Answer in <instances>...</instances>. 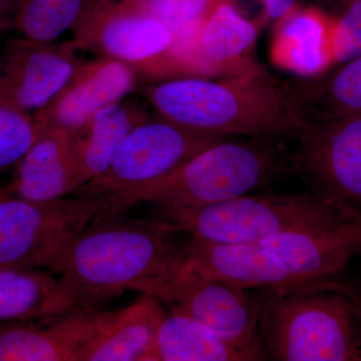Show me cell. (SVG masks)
I'll return each mask as SVG.
<instances>
[{
	"label": "cell",
	"instance_id": "6da1fadb",
	"mask_svg": "<svg viewBox=\"0 0 361 361\" xmlns=\"http://www.w3.org/2000/svg\"><path fill=\"white\" fill-rule=\"evenodd\" d=\"M120 214L85 226L45 268L89 307L127 290L151 295L180 264L190 239L167 221Z\"/></svg>",
	"mask_w": 361,
	"mask_h": 361
},
{
	"label": "cell",
	"instance_id": "7a4b0ae2",
	"mask_svg": "<svg viewBox=\"0 0 361 361\" xmlns=\"http://www.w3.org/2000/svg\"><path fill=\"white\" fill-rule=\"evenodd\" d=\"M146 94L161 118L199 132L284 142L297 139L306 123L287 82L258 63L220 80H168Z\"/></svg>",
	"mask_w": 361,
	"mask_h": 361
},
{
	"label": "cell",
	"instance_id": "3957f363",
	"mask_svg": "<svg viewBox=\"0 0 361 361\" xmlns=\"http://www.w3.org/2000/svg\"><path fill=\"white\" fill-rule=\"evenodd\" d=\"M263 360L361 361V291L339 278L266 293Z\"/></svg>",
	"mask_w": 361,
	"mask_h": 361
},
{
	"label": "cell",
	"instance_id": "277c9868",
	"mask_svg": "<svg viewBox=\"0 0 361 361\" xmlns=\"http://www.w3.org/2000/svg\"><path fill=\"white\" fill-rule=\"evenodd\" d=\"M294 172L293 155L283 142L227 137L160 179L108 195V214L122 213L145 202L172 208L211 205L251 193Z\"/></svg>",
	"mask_w": 361,
	"mask_h": 361
},
{
	"label": "cell",
	"instance_id": "5b68a950",
	"mask_svg": "<svg viewBox=\"0 0 361 361\" xmlns=\"http://www.w3.org/2000/svg\"><path fill=\"white\" fill-rule=\"evenodd\" d=\"M156 213L157 218L192 238L226 244H258L280 233L301 231L351 218L312 193L275 192L249 193L194 208L157 206Z\"/></svg>",
	"mask_w": 361,
	"mask_h": 361
},
{
	"label": "cell",
	"instance_id": "8992f818",
	"mask_svg": "<svg viewBox=\"0 0 361 361\" xmlns=\"http://www.w3.org/2000/svg\"><path fill=\"white\" fill-rule=\"evenodd\" d=\"M109 208L106 196L0 201V270L45 269L68 240Z\"/></svg>",
	"mask_w": 361,
	"mask_h": 361
},
{
	"label": "cell",
	"instance_id": "52a82bcc",
	"mask_svg": "<svg viewBox=\"0 0 361 361\" xmlns=\"http://www.w3.org/2000/svg\"><path fill=\"white\" fill-rule=\"evenodd\" d=\"M297 140L294 169L310 193L361 221V111L308 121Z\"/></svg>",
	"mask_w": 361,
	"mask_h": 361
},
{
	"label": "cell",
	"instance_id": "ba28073f",
	"mask_svg": "<svg viewBox=\"0 0 361 361\" xmlns=\"http://www.w3.org/2000/svg\"><path fill=\"white\" fill-rule=\"evenodd\" d=\"M227 137L189 129L160 116L148 118L130 130L106 172L75 194L108 196L160 179Z\"/></svg>",
	"mask_w": 361,
	"mask_h": 361
},
{
	"label": "cell",
	"instance_id": "9c48e42d",
	"mask_svg": "<svg viewBox=\"0 0 361 361\" xmlns=\"http://www.w3.org/2000/svg\"><path fill=\"white\" fill-rule=\"evenodd\" d=\"M267 292L247 290L180 264L152 292L171 312L193 318L231 341H260L259 323Z\"/></svg>",
	"mask_w": 361,
	"mask_h": 361
},
{
	"label": "cell",
	"instance_id": "30bf717a",
	"mask_svg": "<svg viewBox=\"0 0 361 361\" xmlns=\"http://www.w3.org/2000/svg\"><path fill=\"white\" fill-rule=\"evenodd\" d=\"M73 32L78 49L158 75L168 73L172 33L141 7L123 0H99Z\"/></svg>",
	"mask_w": 361,
	"mask_h": 361
},
{
	"label": "cell",
	"instance_id": "8fae6325",
	"mask_svg": "<svg viewBox=\"0 0 361 361\" xmlns=\"http://www.w3.org/2000/svg\"><path fill=\"white\" fill-rule=\"evenodd\" d=\"M77 49L73 40H9L0 49V104L30 115L44 109L80 65Z\"/></svg>",
	"mask_w": 361,
	"mask_h": 361
},
{
	"label": "cell",
	"instance_id": "7c38bea8",
	"mask_svg": "<svg viewBox=\"0 0 361 361\" xmlns=\"http://www.w3.org/2000/svg\"><path fill=\"white\" fill-rule=\"evenodd\" d=\"M111 313L87 307L54 317L0 322V361H80Z\"/></svg>",
	"mask_w": 361,
	"mask_h": 361
},
{
	"label": "cell",
	"instance_id": "4fadbf2b",
	"mask_svg": "<svg viewBox=\"0 0 361 361\" xmlns=\"http://www.w3.org/2000/svg\"><path fill=\"white\" fill-rule=\"evenodd\" d=\"M137 82L135 68L118 59L80 61L61 92L32 116L39 132L45 128L75 132L97 111L122 102Z\"/></svg>",
	"mask_w": 361,
	"mask_h": 361
},
{
	"label": "cell",
	"instance_id": "5bb4252c",
	"mask_svg": "<svg viewBox=\"0 0 361 361\" xmlns=\"http://www.w3.org/2000/svg\"><path fill=\"white\" fill-rule=\"evenodd\" d=\"M180 262L205 276L267 293L322 281L298 276L260 244L215 243L190 237Z\"/></svg>",
	"mask_w": 361,
	"mask_h": 361
},
{
	"label": "cell",
	"instance_id": "9a60e30c",
	"mask_svg": "<svg viewBox=\"0 0 361 361\" xmlns=\"http://www.w3.org/2000/svg\"><path fill=\"white\" fill-rule=\"evenodd\" d=\"M258 244L274 253L298 276L339 278L353 259L361 257V221L348 218L301 231L280 233Z\"/></svg>",
	"mask_w": 361,
	"mask_h": 361
},
{
	"label": "cell",
	"instance_id": "2e32d148",
	"mask_svg": "<svg viewBox=\"0 0 361 361\" xmlns=\"http://www.w3.org/2000/svg\"><path fill=\"white\" fill-rule=\"evenodd\" d=\"M274 25L270 59L276 68L296 78H313L337 66L334 14L303 4Z\"/></svg>",
	"mask_w": 361,
	"mask_h": 361
},
{
	"label": "cell",
	"instance_id": "e0dca14e",
	"mask_svg": "<svg viewBox=\"0 0 361 361\" xmlns=\"http://www.w3.org/2000/svg\"><path fill=\"white\" fill-rule=\"evenodd\" d=\"M9 195L35 202L66 198L78 190V161L73 132L54 128L39 137L18 164Z\"/></svg>",
	"mask_w": 361,
	"mask_h": 361
},
{
	"label": "cell",
	"instance_id": "ac0fdd59",
	"mask_svg": "<svg viewBox=\"0 0 361 361\" xmlns=\"http://www.w3.org/2000/svg\"><path fill=\"white\" fill-rule=\"evenodd\" d=\"M166 314L155 296L142 293L127 307L113 310L80 361H155L157 336Z\"/></svg>",
	"mask_w": 361,
	"mask_h": 361
},
{
	"label": "cell",
	"instance_id": "d6986e66",
	"mask_svg": "<svg viewBox=\"0 0 361 361\" xmlns=\"http://www.w3.org/2000/svg\"><path fill=\"white\" fill-rule=\"evenodd\" d=\"M258 35L259 26L233 4L214 6L197 44L200 78L231 77L255 65L257 61L251 58V52Z\"/></svg>",
	"mask_w": 361,
	"mask_h": 361
},
{
	"label": "cell",
	"instance_id": "ffe728a7",
	"mask_svg": "<svg viewBox=\"0 0 361 361\" xmlns=\"http://www.w3.org/2000/svg\"><path fill=\"white\" fill-rule=\"evenodd\" d=\"M256 360H263L260 341H231L180 313H167L157 336L155 361Z\"/></svg>",
	"mask_w": 361,
	"mask_h": 361
},
{
	"label": "cell",
	"instance_id": "44dd1931",
	"mask_svg": "<svg viewBox=\"0 0 361 361\" xmlns=\"http://www.w3.org/2000/svg\"><path fill=\"white\" fill-rule=\"evenodd\" d=\"M87 307L59 278L44 271L0 270V322L54 317Z\"/></svg>",
	"mask_w": 361,
	"mask_h": 361
},
{
	"label": "cell",
	"instance_id": "7402d4cb",
	"mask_svg": "<svg viewBox=\"0 0 361 361\" xmlns=\"http://www.w3.org/2000/svg\"><path fill=\"white\" fill-rule=\"evenodd\" d=\"M148 118L137 102L122 101L97 111L82 128L73 132L78 190L106 172L130 130Z\"/></svg>",
	"mask_w": 361,
	"mask_h": 361
},
{
	"label": "cell",
	"instance_id": "603a6c76",
	"mask_svg": "<svg viewBox=\"0 0 361 361\" xmlns=\"http://www.w3.org/2000/svg\"><path fill=\"white\" fill-rule=\"evenodd\" d=\"M305 122L361 111V56L317 78L287 82Z\"/></svg>",
	"mask_w": 361,
	"mask_h": 361
},
{
	"label": "cell",
	"instance_id": "cb8c5ba5",
	"mask_svg": "<svg viewBox=\"0 0 361 361\" xmlns=\"http://www.w3.org/2000/svg\"><path fill=\"white\" fill-rule=\"evenodd\" d=\"M214 6L213 0H147L139 6L167 26L172 33L169 73L198 77L197 44L202 26Z\"/></svg>",
	"mask_w": 361,
	"mask_h": 361
},
{
	"label": "cell",
	"instance_id": "d4e9b609",
	"mask_svg": "<svg viewBox=\"0 0 361 361\" xmlns=\"http://www.w3.org/2000/svg\"><path fill=\"white\" fill-rule=\"evenodd\" d=\"M99 0H20L13 30L21 37L54 42L82 21Z\"/></svg>",
	"mask_w": 361,
	"mask_h": 361
},
{
	"label": "cell",
	"instance_id": "484cf974",
	"mask_svg": "<svg viewBox=\"0 0 361 361\" xmlns=\"http://www.w3.org/2000/svg\"><path fill=\"white\" fill-rule=\"evenodd\" d=\"M39 134L32 115L0 104V171L16 167Z\"/></svg>",
	"mask_w": 361,
	"mask_h": 361
},
{
	"label": "cell",
	"instance_id": "4316f807",
	"mask_svg": "<svg viewBox=\"0 0 361 361\" xmlns=\"http://www.w3.org/2000/svg\"><path fill=\"white\" fill-rule=\"evenodd\" d=\"M334 16L338 66L361 56V0H346Z\"/></svg>",
	"mask_w": 361,
	"mask_h": 361
},
{
	"label": "cell",
	"instance_id": "83f0119b",
	"mask_svg": "<svg viewBox=\"0 0 361 361\" xmlns=\"http://www.w3.org/2000/svg\"><path fill=\"white\" fill-rule=\"evenodd\" d=\"M262 20L265 23H277L297 7L303 6V0H260Z\"/></svg>",
	"mask_w": 361,
	"mask_h": 361
},
{
	"label": "cell",
	"instance_id": "f1b7e54d",
	"mask_svg": "<svg viewBox=\"0 0 361 361\" xmlns=\"http://www.w3.org/2000/svg\"><path fill=\"white\" fill-rule=\"evenodd\" d=\"M20 0H0V30H13L14 14Z\"/></svg>",
	"mask_w": 361,
	"mask_h": 361
},
{
	"label": "cell",
	"instance_id": "f546056e",
	"mask_svg": "<svg viewBox=\"0 0 361 361\" xmlns=\"http://www.w3.org/2000/svg\"><path fill=\"white\" fill-rule=\"evenodd\" d=\"M315 6L322 7L331 14H336L346 0H311Z\"/></svg>",
	"mask_w": 361,
	"mask_h": 361
},
{
	"label": "cell",
	"instance_id": "4dcf8cb0",
	"mask_svg": "<svg viewBox=\"0 0 361 361\" xmlns=\"http://www.w3.org/2000/svg\"><path fill=\"white\" fill-rule=\"evenodd\" d=\"M123 1L132 4V6H142L144 2H146L147 0H123Z\"/></svg>",
	"mask_w": 361,
	"mask_h": 361
},
{
	"label": "cell",
	"instance_id": "1f68e13d",
	"mask_svg": "<svg viewBox=\"0 0 361 361\" xmlns=\"http://www.w3.org/2000/svg\"><path fill=\"white\" fill-rule=\"evenodd\" d=\"M11 196L8 193V190L2 189L1 187H0V201L4 200V199L8 198V197Z\"/></svg>",
	"mask_w": 361,
	"mask_h": 361
},
{
	"label": "cell",
	"instance_id": "d6a6232c",
	"mask_svg": "<svg viewBox=\"0 0 361 361\" xmlns=\"http://www.w3.org/2000/svg\"><path fill=\"white\" fill-rule=\"evenodd\" d=\"M214 4L217 6L220 4H234L235 0H213Z\"/></svg>",
	"mask_w": 361,
	"mask_h": 361
},
{
	"label": "cell",
	"instance_id": "836d02e7",
	"mask_svg": "<svg viewBox=\"0 0 361 361\" xmlns=\"http://www.w3.org/2000/svg\"><path fill=\"white\" fill-rule=\"evenodd\" d=\"M360 291H361V286L360 287Z\"/></svg>",
	"mask_w": 361,
	"mask_h": 361
}]
</instances>
